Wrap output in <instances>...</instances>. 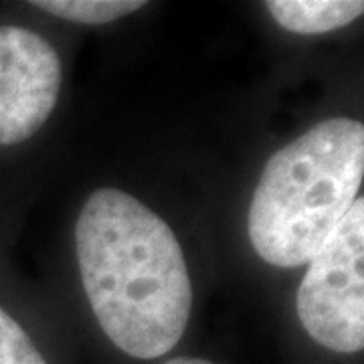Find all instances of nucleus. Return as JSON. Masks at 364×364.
<instances>
[{
    "label": "nucleus",
    "instance_id": "nucleus-1",
    "mask_svg": "<svg viewBox=\"0 0 364 364\" xmlns=\"http://www.w3.org/2000/svg\"><path fill=\"white\" fill-rule=\"evenodd\" d=\"M79 273L107 338L152 360L182 338L193 286L176 235L144 203L117 188L87 198L75 225Z\"/></svg>",
    "mask_w": 364,
    "mask_h": 364
},
{
    "label": "nucleus",
    "instance_id": "nucleus-2",
    "mask_svg": "<svg viewBox=\"0 0 364 364\" xmlns=\"http://www.w3.org/2000/svg\"><path fill=\"white\" fill-rule=\"evenodd\" d=\"M364 176V126L350 117L316 124L275 152L249 207V239L275 267L306 265L356 200Z\"/></svg>",
    "mask_w": 364,
    "mask_h": 364
},
{
    "label": "nucleus",
    "instance_id": "nucleus-3",
    "mask_svg": "<svg viewBox=\"0 0 364 364\" xmlns=\"http://www.w3.org/2000/svg\"><path fill=\"white\" fill-rule=\"evenodd\" d=\"M364 200L358 196L312 259L298 289L299 322L334 352L364 346Z\"/></svg>",
    "mask_w": 364,
    "mask_h": 364
},
{
    "label": "nucleus",
    "instance_id": "nucleus-4",
    "mask_svg": "<svg viewBox=\"0 0 364 364\" xmlns=\"http://www.w3.org/2000/svg\"><path fill=\"white\" fill-rule=\"evenodd\" d=\"M63 81L49 41L23 26H0V146L25 142L55 109Z\"/></svg>",
    "mask_w": 364,
    "mask_h": 364
},
{
    "label": "nucleus",
    "instance_id": "nucleus-5",
    "mask_svg": "<svg viewBox=\"0 0 364 364\" xmlns=\"http://www.w3.org/2000/svg\"><path fill=\"white\" fill-rule=\"evenodd\" d=\"M265 6L277 25L298 35H324L364 13L360 0H269Z\"/></svg>",
    "mask_w": 364,
    "mask_h": 364
},
{
    "label": "nucleus",
    "instance_id": "nucleus-6",
    "mask_svg": "<svg viewBox=\"0 0 364 364\" xmlns=\"http://www.w3.org/2000/svg\"><path fill=\"white\" fill-rule=\"evenodd\" d=\"M33 6L71 23L105 25L146 6L142 0H35Z\"/></svg>",
    "mask_w": 364,
    "mask_h": 364
},
{
    "label": "nucleus",
    "instance_id": "nucleus-7",
    "mask_svg": "<svg viewBox=\"0 0 364 364\" xmlns=\"http://www.w3.org/2000/svg\"><path fill=\"white\" fill-rule=\"evenodd\" d=\"M0 364H47L28 334L0 308Z\"/></svg>",
    "mask_w": 364,
    "mask_h": 364
},
{
    "label": "nucleus",
    "instance_id": "nucleus-8",
    "mask_svg": "<svg viewBox=\"0 0 364 364\" xmlns=\"http://www.w3.org/2000/svg\"><path fill=\"white\" fill-rule=\"evenodd\" d=\"M164 364H213L208 360H203V358H186V356H178V358H172L168 363Z\"/></svg>",
    "mask_w": 364,
    "mask_h": 364
}]
</instances>
